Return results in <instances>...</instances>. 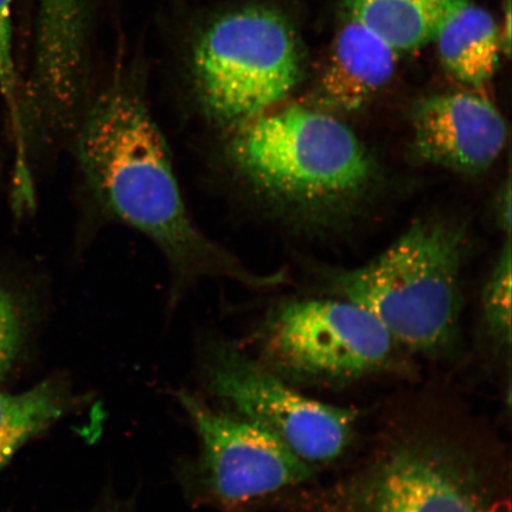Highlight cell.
Returning a JSON list of instances; mask_svg holds the SVG:
<instances>
[{"label": "cell", "mask_w": 512, "mask_h": 512, "mask_svg": "<svg viewBox=\"0 0 512 512\" xmlns=\"http://www.w3.org/2000/svg\"><path fill=\"white\" fill-rule=\"evenodd\" d=\"M72 143L96 203L149 239L179 284L252 279L192 219L168 144L137 83L119 79L105 89L85 108Z\"/></svg>", "instance_id": "cell-1"}, {"label": "cell", "mask_w": 512, "mask_h": 512, "mask_svg": "<svg viewBox=\"0 0 512 512\" xmlns=\"http://www.w3.org/2000/svg\"><path fill=\"white\" fill-rule=\"evenodd\" d=\"M233 168L262 194L294 208L326 209L369 187L367 147L334 114L274 107L228 133Z\"/></svg>", "instance_id": "cell-2"}, {"label": "cell", "mask_w": 512, "mask_h": 512, "mask_svg": "<svg viewBox=\"0 0 512 512\" xmlns=\"http://www.w3.org/2000/svg\"><path fill=\"white\" fill-rule=\"evenodd\" d=\"M463 238L446 223H415L368 265L339 275L343 298L366 309L394 342L424 354L447 347L460 313Z\"/></svg>", "instance_id": "cell-3"}, {"label": "cell", "mask_w": 512, "mask_h": 512, "mask_svg": "<svg viewBox=\"0 0 512 512\" xmlns=\"http://www.w3.org/2000/svg\"><path fill=\"white\" fill-rule=\"evenodd\" d=\"M192 70L204 117L229 133L291 94L302 75V57L283 17L243 9L222 16L204 32Z\"/></svg>", "instance_id": "cell-4"}, {"label": "cell", "mask_w": 512, "mask_h": 512, "mask_svg": "<svg viewBox=\"0 0 512 512\" xmlns=\"http://www.w3.org/2000/svg\"><path fill=\"white\" fill-rule=\"evenodd\" d=\"M394 343L379 319L347 299L284 303L262 332L268 368L303 382L360 379L386 366Z\"/></svg>", "instance_id": "cell-5"}, {"label": "cell", "mask_w": 512, "mask_h": 512, "mask_svg": "<svg viewBox=\"0 0 512 512\" xmlns=\"http://www.w3.org/2000/svg\"><path fill=\"white\" fill-rule=\"evenodd\" d=\"M206 373L211 392L266 428L306 463L332 462L348 447L356 422L352 409L300 394L238 348L219 344L211 350Z\"/></svg>", "instance_id": "cell-6"}, {"label": "cell", "mask_w": 512, "mask_h": 512, "mask_svg": "<svg viewBox=\"0 0 512 512\" xmlns=\"http://www.w3.org/2000/svg\"><path fill=\"white\" fill-rule=\"evenodd\" d=\"M178 399L200 439V483L220 507L239 508L312 477L309 463L256 422L216 411L188 393Z\"/></svg>", "instance_id": "cell-7"}, {"label": "cell", "mask_w": 512, "mask_h": 512, "mask_svg": "<svg viewBox=\"0 0 512 512\" xmlns=\"http://www.w3.org/2000/svg\"><path fill=\"white\" fill-rule=\"evenodd\" d=\"M362 512H501L476 469L434 443L395 448L361 491Z\"/></svg>", "instance_id": "cell-8"}, {"label": "cell", "mask_w": 512, "mask_h": 512, "mask_svg": "<svg viewBox=\"0 0 512 512\" xmlns=\"http://www.w3.org/2000/svg\"><path fill=\"white\" fill-rule=\"evenodd\" d=\"M416 152L448 170L477 174L496 162L508 139V127L489 100L473 93L435 95L413 115Z\"/></svg>", "instance_id": "cell-9"}, {"label": "cell", "mask_w": 512, "mask_h": 512, "mask_svg": "<svg viewBox=\"0 0 512 512\" xmlns=\"http://www.w3.org/2000/svg\"><path fill=\"white\" fill-rule=\"evenodd\" d=\"M400 57L375 32L345 16L319 83L320 101L329 111L360 110L393 78Z\"/></svg>", "instance_id": "cell-10"}, {"label": "cell", "mask_w": 512, "mask_h": 512, "mask_svg": "<svg viewBox=\"0 0 512 512\" xmlns=\"http://www.w3.org/2000/svg\"><path fill=\"white\" fill-rule=\"evenodd\" d=\"M447 72L473 87L492 79L502 50L494 17L473 0H440L433 40Z\"/></svg>", "instance_id": "cell-11"}, {"label": "cell", "mask_w": 512, "mask_h": 512, "mask_svg": "<svg viewBox=\"0 0 512 512\" xmlns=\"http://www.w3.org/2000/svg\"><path fill=\"white\" fill-rule=\"evenodd\" d=\"M67 408V390L57 380L19 393L0 389V472L24 445L59 421Z\"/></svg>", "instance_id": "cell-12"}, {"label": "cell", "mask_w": 512, "mask_h": 512, "mask_svg": "<svg viewBox=\"0 0 512 512\" xmlns=\"http://www.w3.org/2000/svg\"><path fill=\"white\" fill-rule=\"evenodd\" d=\"M439 4L440 0H348L347 15L402 56L433 40Z\"/></svg>", "instance_id": "cell-13"}, {"label": "cell", "mask_w": 512, "mask_h": 512, "mask_svg": "<svg viewBox=\"0 0 512 512\" xmlns=\"http://www.w3.org/2000/svg\"><path fill=\"white\" fill-rule=\"evenodd\" d=\"M31 303L10 278L0 275V387L15 374L27 347Z\"/></svg>", "instance_id": "cell-14"}, {"label": "cell", "mask_w": 512, "mask_h": 512, "mask_svg": "<svg viewBox=\"0 0 512 512\" xmlns=\"http://www.w3.org/2000/svg\"><path fill=\"white\" fill-rule=\"evenodd\" d=\"M15 0H0V95L11 112L17 138V162H27L25 151L24 114L19 94V81L14 55V25L12 9Z\"/></svg>", "instance_id": "cell-15"}, {"label": "cell", "mask_w": 512, "mask_h": 512, "mask_svg": "<svg viewBox=\"0 0 512 512\" xmlns=\"http://www.w3.org/2000/svg\"><path fill=\"white\" fill-rule=\"evenodd\" d=\"M484 316L486 325L499 343L511 342V247L508 241L494 274L485 288Z\"/></svg>", "instance_id": "cell-16"}, {"label": "cell", "mask_w": 512, "mask_h": 512, "mask_svg": "<svg viewBox=\"0 0 512 512\" xmlns=\"http://www.w3.org/2000/svg\"><path fill=\"white\" fill-rule=\"evenodd\" d=\"M498 220L501 221V227L510 233L511 230V187L510 182L502 191L498 204Z\"/></svg>", "instance_id": "cell-17"}]
</instances>
